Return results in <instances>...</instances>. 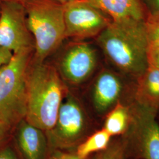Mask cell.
<instances>
[{
    "instance_id": "6da1fadb",
    "label": "cell",
    "mask_w": 159,
    "mask_h": 159,
    "mask_svg": "<svg viewBox=\"0 0 159 159\" xmlns=\"http://www.w3.org/2000/svg\"><path fill=\"white\" fill-rule=\"evenodd\" d=\"M97 41L110 61L126 75L136 79L148 68L144 21H111Z\"/></svg>"
},
{
    "instance_id": "7a4b0ae2",
    "label": "cell",
    "mask_w": 159,
    "mask_h": 159,
    "mask_svg": "<svg viewBox=\"0 0 159 159\" xmlns=\"http://www.w3.org/2000/svg\"><path fill=\"white\" fill-rule=\"evenodd\" d=\"M63 91L56 70L36 61L27 74L25 120L42 130H51L63 101Z\"/></svg>"
},
{
    "instance_id": "3957f363",
    "label": "cell",
    "mask_w": 159,
    "mask_h": 159,
    "mask_svg": "<svg viewBox=\"0 0 159 159\" xmlns=\"http://www.w3.org/2000/svg\"><path fill=\"white\" fill-rule=\"evenodd\" d=\"M26 23L34 37L36 61L43 62L66 37L63 5L52 0H24Z\"/></svg>"
},
{
    "instance_id": "277c9868",
    "label": "cell",
    "mask_w": 159,
    "mask_h": 159,
    "mask_svg": "<svg viewBox=\"0 0 159 159\" xmlns=\"http://www.w3.org/2000/svg\"><path fill=\"white\" fill-rule=\"evenodd\" d=\"M31 50L14 53L10 61L0 67V120L9 126L25 117L27 79Z\"/></svg>"
},
{
    "instance_id": "5b68a950",
    "label": "cell",
    "mask_w": 159,
    "mask_h": 159,
    "mask_svg": "<svg viewBox=\"0 0 159 159\" xmlns=\"http://www.w3.org/2000/svg\"><path fill=\"white\" fill-rule=\"evenodd\" d=\"M121 137L127 159H159L157 112L131 100L129 124Z\"/></svg>"
},
{
    "instance_id": "8992f818",
    "label": "cell",
    "mask_w": 159,
    "mask_h": 159,
    "mask_svg": "<svg viewBox=\"0 0 159 159\" xmlns=\"http://www.w3.org/2000/svg\"><path fill=\"white\" fill-rule=\"evenodd\" d=\"M89 129V122L78 101L68 96L61 104L57 120L46 131L48 143L53 148H66L81 142Z\"/></svg>"
},
{
    "instance_id": "52a82bcc",
    "label": "cell",
    "mask_w": 159,
    "mask_h": 159,
    "mask_svg": "<svg viewBox=\"0 0 159 159\" xmlns=\"http://www.w3.org/2000/svg\"><path fill=\"white\" fill-rule=\"evenodd\" d=\"M33 46L23 2L2 1L0 7V47L9 50L14 54L32 50Z\"/></svg>"
},
{
    "instance_id": "ba28073f",
    "label": "cell",
    "mask_w": 159,
    "mask_h": 159,
    "mask_svg": "<svg viewBox=\"0 0 159 159\" xmlns=\"http://www.w3.org/2000/svg\"><path fill=\"white\" fill-rule=\"evenodd\" d=\"M66 37L85 39L97 37L111 20L86 0H77L63 5Z\"/></svg>"
},
{
    "instance_id": "9c48e42d",
    "label": "cell",
    "mask_w": 159,
    "mask_h": 159,
    "mask_svg": "<svg viewBox=\"0 0 159 159\" xmlns=\"http://www.w3.org/2000/svg\"><path fill=\"white\" fill-rule=\"evenodd\" d=\"M96 52L87 43H80L70 47L65 52L60 69L65 79L72 84L84 82L96 66Z\"/></svg>"
},
{
    "instance_id": "30bf717a",
    "label": "cell",
    "mask_w": 159,
    "mask_h": 159,
    "mask_svg": "<svg viewBox=\"0 0 159 159\" xmlns=\"http://www.w3.org/2000/svg\"><path fill=\"white\" fill-rule=\"evenodd\" d=\"M125 94L131 97L132 87L125 89L118 75L109 71L99 74L96 80L92 93L94 108L99 114H106L120 102L126 101Z\"/></svg>"
},
{
    "instance_id": "8fae6325",
    "label": "cell",
    "mask_w": 159,
    "mask_h": 159,
    "mask_svg": "<svg viewBox=\"0 0 159 159\" xmlns=\"http://www.w3.org/2000/svg\"><path fill=\"white\" fill-rule=\"evenodd\" d=\"M114 23L143 21L147 16L140 0H86Z\"/></svg>"
},
{
    "instance_id": "7c38bea8",
    "label": "cell",
    "mask_w": 159,
    "mask_h": 159,
    "mask_svg": "<svg viewBox=\"0 0 159 159\" xmlns=\"http://www.w3.org/2000/svg\"><path fill=\"white\" fill-rule=\"evenodd\" d=\"M132 87V100L157 112L159 110V69L148 65Z\"/></svg>"
},
{
    "instance_id": "4fadbf2b",
    "label": "cell",
    "mask_w": 159,
    "mask_h": 159,
    "mask_svg": "<svg viewBox=\"0 0 159 159\" xmlns=\"http://www.w3.org/2000/svg\"><path fill=\"white\" fill-rule=\"evenodd\" d=\"M17 142L25 159H45L48 140L43 130L25 120L19 122Z\"/></svg>"
},
{
    "instance_id": "5bb4252c",
    "label": "cell",
    "mask_w": 159,
    "mask_h": 159,
    "mask_svg": "<svg viewBox=\"0 0 159 159\" xmlns=\"http://www.w3.org/2000/svg\"><path fill=\"white\" fill-rule=\"evenodd\" d=\"M131 101L120 102L106 114L102 129L112 137L121 136L127 130L130 118Z\"/></svg>"
},
{
    "instance_id": "9a60e30c",
    "label": "cell",
    "mask_w": 159,
    "mask_h": 159,
    "mask_svg": "<svg viewBox=\"0 0 159 159\" xmlns=\"http://www.w3.org/2000/svg\"><path fill=\"white\" fill-rule=\"evenodd\" d=\"M113 137L104 129L95 131L87 137L77 147L76 154L83 159H87L93 154L102 152L108 148Z\"/></svg>"
},
{
    "instance_id": "2e32d148",
    "label": "cell",
    "mask_w": 159,
    "mask_h": 159,
    "mask_svg": "<svg viewBox=\"0 0 159 159\" xmlns=\"http://www.w3.org/2000/svg\"><path fill=\"white\" fill-rule=\"evenodd\" d=\"M90 159H127L121 136L113 137L108 148L93 156Z\"/></svg>"
},
{
    "instance_id": "e0dca14e",
    "label": "cell",
    "mask_w": 159,
    "mask_h": 159,
    "mask_svg": "<svg viewBox=\"0 0 159 159\" xmlns=\"http://www.w3.org/2000/svg\"><path fill=\"white\" fill-rule=\"evenodd\" d=\"M148 47H159V12L150 13L144 20Z\"/></svg>"
},
{
    "instance_id": "ac0fdd59",
    "label": "cell",
    "mask_w": 159,
    "mask_h": 159,
    "mask_svg": "<svg viewBox=\"0 0 159 159\" xmlns=\"http://www.w3.org/2000/svg\"><path fill=\"white\" fill-rule=\"evenodd\" d=\"M148 65L159 69V47H148Z\"/></svg>"
},
{
    "instance_id": "d6986e66",
    "label": "cell",
    "mask_w": 159,
    "mask_h": 159,
    "mask_svg": "<svg viewBox=\"0 0 159 159\" xmlns=\"http://www.w3.org/2000/svg\"><path fill=\"white\" fill-rule=\"evenodd\" d=\"M90 157H91L87 159H83L79 157L76 153L75 154L68 153L57 151L47 159H90Z\"/></svg>"
},
{
    "instance_id": "ffe728a7",
    "label": "cell",
    "mask_w": 159,
    "mask_h": 159,
    "mask_svg": "<svg viewBox=\"0 0 159 159\" xmlns=\"http://www.w3.org/2000/svg\"><path fill=\"white\" fill-rule=\"evenodd\" d=\"M13 53L9 50L0 47V67L6 64L11 59Z\"/></svg>"
},
{
    "instance_id": "44dd1931",
    "label": "cell",
    "mask_w": 159,
    "mask_h": 159,
    "mask_svg": "<svg viewBox=\"0 0 159 159\" xmlns=\"http://www.w3.org/2000/svg\"><path fill=\"white\" fill-rule=\"evenodd\" d=\"M0 159H18L10 148H6L0 151Z\"/></svg>"
},
{
    "instance_id": "7402d4cb",
    "label": "cell",
    "mask_w": 159,
    "mask_h": 159,
    "mask_svg": "<svg viewBox=\"0 0 159 159\" xmlns=\"http://www.w3.org/2000/svg\"><path fill=\"white\" fill-rule=\"evenodd\" d=\"M150 13L159 12V0H144Z\"/></svg>"
},
{
    "instance_id": "603a6c76",
    "label": "cell",
    "mask_w": 159,
    "mask_h": 159,
    "mask_svg": "<svg viewBox=\"0 0 159 159\" xmlns=\"http://www.w3.org/2000/svg\"><path fill=\"white\" fill-rule=\"evenodd\" d=\"M10 127V126L7 125L4 122L0 120V143L6 138Z\"/></svg>"
},
{
    "instance_id": "cb8c5ba5",
    "label": "cell",
    "mask_w": 159,
    "mask_h": 159,
    "mask_svg": "<svg viewBox=\"0 0 159 159\" xmlns=\"http://www.w3.org/2000/svg\"><path fill=\"white\" fill-rule=\"evenodd\" d=\"M52 1L57 2L58 3H60L62 5H64L66 4H67V3L73 2V1H77V0H52Z\"/></svg>"
},
{
    "instance_id": "d4e9b609",
    "label": "cell",
    "mask_w": 159,
    "mask_h": 159,
    "mask_svg": "<svg viewBox=\"0 0 159 159\" xmlns=\"http://www.w3.org/2000/svg\"><path fill=\"white\" fill-rule=\"evenodd\" d=\"M157 118L159 123V110L157 111Z\"/></svg>"
},
{
    "instance_id": "484cf974",
    "label": "cell",
    "mask_w": 159,
    "mask_h": 159,
    "mask_svg": "<svg viewBox=\"0 0 159 159\" xmlns=\"http://www.w3.org/2000/svg\"><path fill=\"white\" fill-rule=\"evenodd\" d=\"M1 1H21V2H23L24 0H0Z\"/></svg>"
},
{
    "instance_id": "4316f807",
    "label": "cell",
    "mask_w": 159,
    "mask_h": 159,
    "mask_svg": "<svg viewBox=\"0 0 159 159\" xmlns=\"http://www.w3.org/2000/svg\"><path fill=\"white\" fill-rule=\"evenodd\" d=\"M1 1H0V7H1Z\"/></svg>"
},
{
    "instance_id": "83f0119b",
    "label": "cell",
    "mask_w": 159,
    "mask_h": 159,
    "mask_svg": "<svg viewBox=\"0 0 159 159\" xmlns=\"http://www.w3.org/2000/svg\"></svg>"
}]
</instances>
